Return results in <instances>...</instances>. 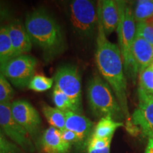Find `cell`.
Here are the masks:
<instances>
[{
    "label": "cell",
    "mask_w": 153,
    "mask_h": 153,
    "mask_svg": "<svg viewBox=\"0 0 153 153\" xmlns=\"http://www.w3.org/2000/svg\"><path fill=\"white\" fill-rule=\"evenodd\" d=\"M65 116V128L77 134L87 145L94 131L93 122L83 115L72 111H66Z\"/></svg>",
    "instance_id": "4fadbf2b"
},
{
    "label": "cell",
    "mask_w": 153,
    "mask_h": 153,
    "mask_svg": "<svg viewBox=\"0 0 153 153\" xmlns=\"http://www.w3.org/2000/svg\"><path fill=\"white\" fill-rule=\"evenodd\" d=\"M60 133L63 140L66 141L67 143H70V145L74 143V144H78L80 146H85V145H87L82 141V140L80 138V137L77 134L70 131V130L65 128L63 130V131H60Z\"/></svg>",
    "instance_id": "83f0119b"
},
{
    "label": "cell",
    "mask_w": 153,
    "mask_h": 153,
    "mask_svg": "<svg viewBox=\"0 0 153 153\" xmlns=\"http://www.w3.org/2000/svg\"><path fill=\"white\" fill-rule=\"evenodd\" d=\"M97 12L101 19L106 36L117 29L120 20V12L117 1L103 0L98 1Z\"/></svg>",
    "instance_id": "7c38bea8"
},
{
    "label": "cell",
    "mask_w": 153,
    "mask_h": 153,
    "mask_svg": "<svg viewBox=\"0 0 153 153\" xmlns=\"http://www.w3.org/2000/svg\"><path fill=\"white\" fill-rule=\"evenodd\" d=\"M145 153H153V139L148 138Z\"/></svg>",
    "instance_id": "4dcf8cb0"
},
{
    "label": "cell",
    "mask_w": 153,
    "mask_h": 153,
    "mask_svg": "<svg viewBox=\"0 0 153 153\" xmlns=\"http://www.w3.org/2000/svg\"><path fill=\"white\" fill-rule=\"evenodd\" d=\"M87 153H110V147L103 149L87 148Z\"/></svg>",
    "instance_id": "f546056e"
},
{
    "label": "cell",
    "mask_w": 153,
    "mask_h": 153,
    "mask_svg": "<svg viewBox=\"0 0 153 153\" xmlns=\"http://www.w3.org/2000/svg\"><path fill=\"white\" fill-rule=\"evenodd\" d=\"M68 14L72 28L82 38H89L98 30V13L94 1L74 0L68 4Z\"/></svg>",
    "instance_id": "5b68a950"
},
{
    "label": "cell",
    "mask_w": 153,
    "mask_h": 153,
    "mask_svg": "<svg viewBox=\"0 0 153 153\" xmlns=\"http://www.w3.org/2000/svg\"><path fill=\"white\" fill-rule=\"evenodd\" d=\"M16 57L9 38L7 25L0 26V65Z\"/></svg>",
    "instance_id": "ac0fdd59"
},
{
    "label": "cell",
    "mask_w": 153,
    "mask_h": 153,
    "mask_svg": "<svg viewBox=\"0 0 153 153\" xmlns=\"http://www.w3.org/2000/svg\"><path fill=\"white\" fill-rule=\"evenodd\" d=\"M0 128L7 136L25 150L33 151L28 133L17 123L11 110V104H0Z\"/></svg>",
    "instance_id": "ba28073f"
},
{
    "label": "cell",
    "mask_w": 153,
    "mask_h": 153,
    "mask_svg": "<svg viewBox=\"0 0 153 153\" xmlns=\"http://www.w3.org/2000/svg\"><path fill=\"white\" fill-rule=\"evenodd\" d=\"M14 96V90L10 82L0 71V104H11Z\"/></svg>",
    "instance_id": "603a6c76"
},
{
    "label": "cell",
    "mask_w": 153,
    "mask_h": 153,
    "mask_svg": "<svg viewBox=\"0 0 153 153\" xmlns=\"http://www.w3.org/2000/svg\"><path fill=\"white\" fill-rule=\"evenodd\" d=\"M117 3L120 12L117 28L118 47L121 53L125 71L132 77H135L138 72L133 57L132 48L136 35V22L131 6L126 1H117Z\"/></svg>",
    "instance_id": "277c9868"
},
{
    "label": "cell",
    "mask_w": 153,
    "mask_h": 153,
    "mask_svg": "<svg viewBox=\"0 0 153 153\" xmlns=\"http://www.w3.org/2000/svg\"><path fill=\"white\" fill-rule=\"evenodd\" d=\"M41 108L44 116L52 127L60 131L65 129V112L58 109L56 107L50 106L46 104H42Z\"/></svg>",
    "instance_id": "e0dca14e"
},
{
    "label": "cell",
    "mask_w": 153,
    "mask_h": 153,
    "mask_svg": "<svg viewBox=\"0 0 153 153\" xmlns=\"http://www.w3.org/2000/svg\"><path fill=\"white\" fill-rule=\"evenodd\" d=\"M53 101L58 109L65 112L69 111L74 112V106L70 99L55 86L53 91Z\"/></svg>",
    "instance_id": "7402d4cb"
},
{
    "label": "cell",
    "mask_w": 153,
    "mask_h": 153,
    "mask_svg": "<svg viewBox=\"0 0 153 153\" xmlns=\"http://www.w3.org/2000/svg\"><path fill=\"white\" fill-rule=\"evenodd\" d=\"M139 104L131 118L148 138L153 139V95L138 91Z\"/></svg>",
    "instance_id": "30bf717a"
},
{
    "label": "cell",
    "mask_w": 153,
    "mask_h": 153,
    "mask_svg": "<svg viewBox=\"0 0 153 153\" xmlns=\"http://www.w3.org/2000/svg\"><path fill=\"white\" fill-rule=\"evenodd\" d=\"M132 53L138 72L150 67L153 62V46L142 37L135 36Z\"/></svg>",
    "instance_id": "9a60e30c"
},
{
    "label": "cell",
    "mask_w": 153,
    "mask_h": 153,
    "mask_svg": "<svg viewBox=\"0 0 153 153\" xmlns=\"http://www.w3.org/2000/svg\"><path fill=\"white\" fill-rule=\"evenodd\" d=\"M98 13V12H97ZM97 36L95 59L97 66L107 84L111 88L126 118L131 117L127 97V81L119 47L108 41L104 33L100 17Z\"/></svg>",
    "instance_id": "6da1fadb"
},
{
    "label": "cell",
    "mask_w": 153,
    "mask_h": 153,
    "mask_svg": "<svg viewBox=\"0 0 153 153\" xmlns=\"http://www.w3.org/2000/svg\"><path fill=\"white\" fill-rule=\"evenodd\" d=\"M41 145L44 153H68L71 147L63 140L60 130L52 126L43 132Z\"/></svg>",
    "instance_id": "5bb4252c"
},
{
    "label": "cell",
    "mask_w": 153,
    "mask_h": 153,
    "mask_svg": "<svg viewBox=\"0 0 153 153\" xmlns=\"http://www.w3.org/2000/svg\"><path fill=\"white\" fill-rule=\"evenodd\" d=\"M55 87L65 94L71 101L74 112L82 114V97L81 75L79 69L74 65L60 66L55 72Z\"/></svg>",
    "instance_id": "8992f818"
},
{
    "label": "cell",
    "mask_w": 153,
    "mask_h": 153,
    "mask_svg": "<svg viewBox=\"0 0 153 153\" xmlns=\"http://www.w3.org/2000/svg\"><path fill=\"white\" fill-rule=\"evenodd\" d=\"M124 126L120 121H116L111 116H105L101 118L98 123L94 128L92 136L99 138L113 137L116 130Z\"/></svg>",
    "instance_id": "2e32d148"
},
{
    "label": "cell",
    "mask_w": 153,
    "mask_h": 153,
    "mask_svg": "<svg viewBox=\"0 0 153 153\" xmlns=\"http://www.w3.org/2000/svg\"><path fill=\"white\" fill-rule=\"evenodd\" d=\"M54 79L49 78L43 74H37L33 76L28 84V89L36 92H43L53 87Z\"/></svg>",
    "instance_id": "ffe728a7"
},
{
    "label": "cell",
    "mask_w": 153,
    "mask_h": 153,
    "mask_svg": "<svg viewBox=\"0 0 153 153\" xmlns=\"http://www.w3.org/2000/svg\"><path fill=\"white\" fill-rule=\"evenodd\" d=\"M24 25L32 43L41 50L46 62L64 52L66 43L62 28L45 9H36L28 13Z\"/></svg>",
    "instance_id": "7a4b0ae2"
},
{
    "label": "cell",
    "mask_w": 153,
    "mask_h": 153,
    "mask_svg": "<svg viewBox=\"0 0 153 153\" xmlns=\"http://www.w3.org/2000/svg\"><path fill=\"white\" fill-rule=\"evenodd\" d=\"M37 60L29 55H21L0 65V71L18 89L28 87L35 75Z\"/></svg>",
    "instance_id": "52a82bcc"
},
{
    "label": "cell",
    "mask_w": 153,
    "mask_h": 153,
    "mask_svg": "<svg viewBox=\"0 0 153 153\" xmlns=\"http://www.w3.org/2000/svg\"><path fill=\"white\" fill-rule=\"evenodd\" d=\"M150 68H151V69H152V70H153V62H152V64H151L150 65Z\"/></svg>",
    "instance_id": "1f68e13d"
},
{
    "label": "cell",
    "mask_w": 153,
    "mask_h": 153,
    "mask_svg": "<svg viewBox=\"0 0 153 153\" xmlns=\"http://www.w3.org/2000/svg\"><path fill=\"white\" fill-rule=\"evenodd\" d=\"M124 126H125L126 131H127L130 135H133V136H137V135L141 132L140 129L138 126H137L133 123L131 117L126 118V123L124 124Z\"/></svg>",
    "instance_id": "f1b7e54d"
},
{
    "label": "cell",
    "mask_w": 153,
    "mask_h": 153,
    "mask_svg": "<svg viewBox=\"0 0 153 153\" xmlns=\"http://www.w3.org/2000/svg\"><path fill=\"white\" fill-rule=\"evenodd\" d=\"M7 25L11 45L16 56L26 55L29 53L33 43L24 24L19 19H14Z\"/></svg>",
    "instance_id": "8fae6325"
},
{
    "label": "cell",
    "mask_w": 153,
    "mask_h": 153,
    "mask_svg": "<svg viewBox=\"0 0 153 153\" xmlns=\"http://www.w3.org/2000/svg\"><path fill=\"white\" fill-rule=\"evenodd\" d=\"M87 94L89 108L96 117L111 116L114 120L125 118L111 88L99 76L94 75L89 80Z\"/></svg>",
    "instance_id": "3957f363"
},
{
    "label": "cell",
    "mask_w": 153,
    "mask_h": 153,
    "mask_svg": "<svg viewBox=\"0 0 153 153\" xmlns=\"http://www.w3.org/2000/svg\"><path fill=\"white\" fill-rule=\"evenodd\" d=\"M11 110L14 119L30 135L38 133L41 126V118L38 111L28 101L19 99L11 103Z\"/></svg>",
    "instance_id": "9c48e42d"
},
{
    "label": "cell",
    "mask_w": 153,
    "mask_h": 153,
    "mask_svg": "<svg viewBox=\"0 0 153 153\" xmlns=\"http://www.w3.org/2000/svg\"><path fill=\"white\" fill-rule=\"evenodd\" d=\"M113 137L108 138H99L91 135L87 143V148L103 149L107 147H111Z\"/></svg>",
    "instance_id": "484cf974"
},
{
    "label": "cell",
    "mask_w": 153,
    "mask_h": 153,
    "mask_svg": "<svg viewBox=\"0 0 153 153\" xmlns=\"http://www.w3.org/2000/svg\"><path fill=\"white\" fill-rule=\"evenodd\" d=\"M133 16L136 23L145 22L153 17V0L136 1L133 9Z\"/></svg>",
    "instance_id": "d6986e66"
},
{
    "label": "cell",
    "mask_w": 153,
    "mask_h": 153,
    "mask_svg": "<svg viewBox=\"0 0 153 153\" xmlns=\"http://www.w3.org/2000/svg\"><path fill=\"white\" fill-rule=\"evenodd\" d=\"M13 9L8 3L0 1V26H3L4 23L10 21L13 17Z\"/></svg>",
    "instance_id": "4316f807"
},
{
    "label": "cell",
    "mask_w": 153,
    "mask_h": 153,
    "mask_svg": "<svg viewBox=\"0 0 153 153\" xmlns=\"http://www.w3.org/2000/svg\"><path fill=\"white\" fill-rule=\"evenodd\" d=\"M138 91L153 95V70L150 67L139 72Z\"/></svg>",
    "instance_id": "44dd1931"
},
{
    "label": "cell",
    "mask_w": 153,
    "mask_h": 153,
    "mask_svg": "<svg viewBox=\"0 0 153 153\" xmlns=\"http://www.w3.org/2000/svg\"><path fill=\"white\" fill-rule=\"evenodd\" d=\"M0 128V153H19L20 149L16 144L11 142Z\"/></svg>",
    "instance_id": "d4e9b609"
},
{
    "label": "cell",
    "mask_w": 153,
    "mask_h": 153,
    "mask_svg": "<svg viewBox=\"0 0 153 153\" xmlns=\"http://www.w3.org/2000/svg\"><path fill=\"white\" fill-rule=\"evenodd\" d=\"M144 38L153 46V24L148 21L136 23V35Z\"/></svg>",
    "instance_id": "cb8c5ba5"
}]
</instances>
